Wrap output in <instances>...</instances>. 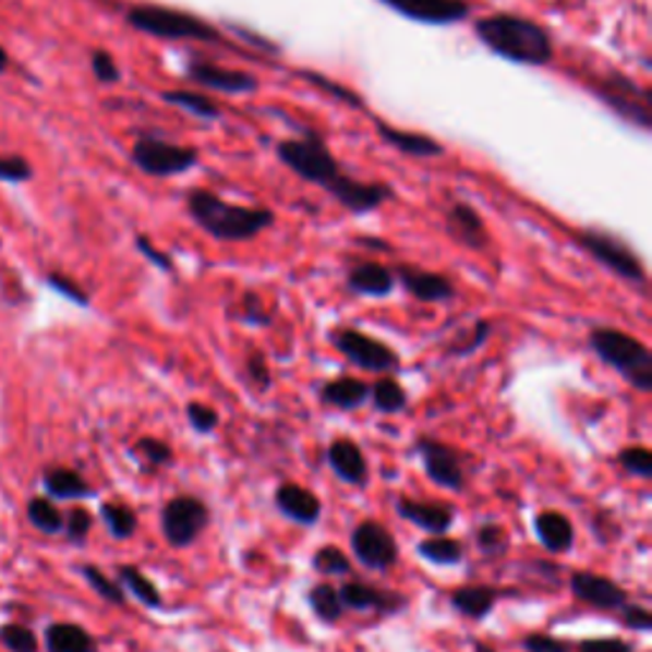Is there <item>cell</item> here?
Returning a JSON list of instances; mask_svg holds the SVG:
<instances>
[{
  "label": "cell",
  "mask_w": 652,
  "mask_h": 652,
  "mask_svg": "<svg viewBox=\"0 0 652 652\" xmlns=\"http://www.w3.org/2000/svg\"><path fill=\"white\" fill-rule=\"evenodd\" d=\"M276 156L288 171H293L306 184L324 189L352 215H370L393 200V186L385 181H362L342 171L337 156L326 146L324 135L316 131H303L293 138L278 141Z\"/></svg>",
  "instance_id": "1"
},
{
  "label": "cell",
  "mask_w": 652,
  "mask_h": 652,
  "mask_svg": "<svg viewBox=\"0 0 652 652\" xmlns=\"http://www.w3.org/2000/svg\"><path fill=\"white\" fill-rule=\"evenodd\" d=\"M472 28L484 49L510 64L548 67L556 57L548 28L520 13H490L476 19Z\"/></svg>",
  "instance_id": "2"
},
{
  "label": "cell",
  "mask_w": 652,
  "mask_h": 652,
  "mask_svg": "<svg viewBox=\"0 0 652 652\" xmlns=\"http://www.w3.org/2000/svg\"><path fill=\"white\" fill-rule=\"evenodd\" d=\"M186 212L196 227L219 242H247L276 225L273 209L227 202L209 189H192L186 194Z\"/></svg>",
  "instance_id": "3"
},
{
  "label": "cell",
  "mask_w": 652,
  "mask_h": 652,
  "mask_svg": "<svg viewBox=\"0 0 652 652\" xmlns=\"http://www.w3.org/2000/svg\"><path fill=\"white\" fill-rule=\"evenodd\" d=\"M125 24L133 32L146 34L158 41H202V44H227L225 34L212 21L196 13L171 9L158 3H135L125 9Z\"/></svg>",
  "instance_id": "4"
},
{
  "label": "cell",
  "mask_w": 652,
  "mask_h": 652,
  "mask_svg": "<svg viewBox=\"0 0 652 652\" xmlns=\"http://www.w3.org/2000/svg\"><path fill=\"white\" fill-rule=\"evenodd\" d=\"M589 347L604 365L617 370L635 390L652 393V352L648 345H642L627 331L599 326L589 335Z\"/></svg>",
  "instance_id": "5"
},
{
  "label": "cell",
  "mask_w": 652,
  "mask_h": 652,
  "mask_svg": "<svg viewBox=\"0 0 652 652\" xmlns=\"http://www.w3.org/2000/svg\"><path fill=\"white\" fill-rule=\"evenodd\" d=\"M573 240L576 245L589 257H594L602 268L612 270L614 276L627 280V283L644 286V280H648L640 255H637L619 234L602 230V227H581V230L573 232Z\"/></svg>",
  "instance_id": "6"
},
{
  "label": "cell",
  "mask_w": 652,
  "mask_h": 652,
  "mask_svg": "<svg viewBox=\"0 0 652 652\" xmlns=\"http://www.w3.org/2000/svg\"><path fill=\"white\" fill-rule=\"evenodd\" d=\"M591 93L596 95V100L602 102L606 110H612L614 116L625 120L627 125H632L642 133H650L652 128L650 95L648 89L637 85L635 80H629L619 72H609L591 85Z\"/></svg>",
  "instance_id": "7"
},
{
  "label": "cell",
  "mask_w": 652,
  "mask_h": 652,
  "mask_svg": "<svg viewBox=\"0 0 652 652\" xmlns=\"http://www.w3.org/2000/svg\"><path fill=\"white\" fill-rule=\"evenodd\" d=\"M131 161L146 177L169 179L196 169L200 150L184 146V143L161 138V135H141L131 148Z\"/></svg>",
  "instance_id": "8"
},
{
  "label": "cell",
  "mask_w": 652,
  "mask_h": 652,
  "mask_svg": "<svg viewBox=\"0 0 652 652\" xmlns=\"http://www.w3.org/2000/svg\"><path fill=\"white\" fill-rule=\"evenodd\" d=\"M209 526V507L194 495H179L161 507V533L171 548H186Z\"/></svg>",
  "instance_id": "9"
},
{
  "label": "cell",
  "mask_w": 652,
  "mask_h": 652,
  "mask_svg": "<svg viewBox=\"0 0 652 652\" xmlns=\"http://www.w3.org/2000/svg\"><path fill=\"white\" fill-rule=\"evenodd\" d=\"M331 339H335V347L352 362V365L367 370V373L390 375L396 373L400 365L398 352L393 350V347L381 342V339L365 335V331L339 329Z\"/></svg>",
  "instance_id": "10"
},
{
  "label": "cell",
  "mask_w": 652,
  "mask_h": 652,
  "mask_svg": "<svg viewBox=\"0 0 652 652\" xmlns=\"http://www.w3.org/2000/svg\"><path fill=\"white\" fill-rule=\"evenodd\" d=\"M352 553L362 566L370 571H388L398 564V543L393 533L381 522L362 520L358 528L352 530Z\"/></svg>",
  "instance_id": "11"
},
{
  "label": "cell",
  "mask_w": 652,
  "mask_h": 652,
  "mask_svg": "<svg viewBox=\"0 0 652 652\" xmlns=\"http://www.w3.org/2000/svg\"><path fill=\"white\" fill-rule=\"evenodd\" d=\"M398 16L423 26H457L472 16L469 0H381Z\"/></svg>",
  "instance_id": "12"
},
{
  "label": "cell",
  "mask_w": 652,
  "mask_h": 652,
  "mask_svg": "<svg viewBox=\"0 0 652 652\" xmlns=\"http://www.w3.org/2000/svg\"><path fill=\"white\" fill-rule=\"evenodd\" d=\"M186 80L225 95H255L261 89V80L253 72L230 70V67H219L207 59H192L186 64Z\"/></svg>",
  "instance_id": "13"
},
{
  "label": "cell",
  "mask_w": 652,
  "mask_h": 652,
  "mask_svg": "<svg viewBox=\"0 0 652 652\" xmlns=\"http://www.w3.org/2000/svg\"><path fill=\"white\" fill-rule=\"evenodd\" d=\"M415 451H419L428 480L438 484V487H446L451 492H461L467 487L464 467H461L459 454L451 446L436 442L431 436H421L419 444H415Z\"/></svg>",
  "instance_id": "14"
},
{
  "label": "cell",
  "mask_w": 652,
  "mask_h": 652,
  "mask_svg": "<svg viewBox=\"0 0 652 652\" xmlns=\"http://www.w3.org/2000/svg\"><path fill=\"white\" fill-rule=\"evenodd\" d=\"M568 587H571L573 596L581 599L583 604L596 606V609H621L629 602V594L619 587L617 581H612L609 576L591 573V571H576L568 579Z\"/></svg>",
  "instance_id": "15"
},
{
  "label": "cell",
  "mask_w": 652,
  "mask_h": 652,
  "mask_svg": "<svg viewBox=\"0 0 652 652\" xmlns=\"http://www.w3.org/2000/svg\"><path fill=\"white\" fill-rule=\"evenodd\" d=\"M339 591V602L345 609L354 612H381V614H398L408 606V599L398 591H383L360 581H347Z\"/></svg>",
  "instance_id": "16"
},
{
  "label": "cell",
  "mask_w": 652,
  "mask_h": 652,
  "mask_svg": "<svg viewBox=\"0 0 652 652\" xmlns=\"http://www.w3.org/2000/svg\"><path fill=\"white\" fill-rule=\"evenodd\" d=\"M446 232H449V238L457 240L461 247L476 250V253L490 245L487 225H484L482 215L469 202H454L451 207L446 209Z\"/></svg>",
  "instance_id": "17"
},
{
  "label": "cell",
  "mask_w": 652,
  "mask_h": 652,
  "mask_svg": "<svg viewBox=\"0 0 652 652\" xmlns=\"http://www.w3.org/2000/svg\"><path fill=\"white\" fill-rule=\"evenodd\" d=\"M393 273H396L398 283L403 286L413 299H419L423 303H444L454 299V293H457L451 278H446L444 273L421 270V268H413V265H398Z\"/></svg>",
  "instance_id": "18"
},
{
  "label": "cell",
  "mask_w": 652,
  "mask_h": 652,
  "mask_svg": "<svg viewBox=\"0 0 652 652\" xmlns=\"http://www.w3.org/2000/svg\"><path fill=\"white\" fill-rule=\"evenodd\" d=\"M375 131L383 138V143H388L390 148L400 150L403 156L442 158L446 154V146L442 141H436L434 135H426V133H419V131H403V128L388 125L381 118H375Z\"/></svg>",
  "instance_id": "19"
},
{
  "label": "cell",
  "mask_w": 652,
  "mask_h": 652,
  "mask_svg": "<svg viewBox=\"0 0 652 652\" xmlns=\"http://www.w3.org/2000/svg\"><path fill=\"white\" fill-rule=\"evenodd\" d=\"M326 464L331 467V472H335L339 480L354 484V487L367 482L370 469L365 454H362V449L352 438H337V442H331L329 451H326Z\"/></svg>",
  "instance_id": "20"
},
{
  "label": "cell",
  "mask_w": 652,
  "mask_h": 652,
  "mask_svg": "<svg viewBox=\"0 0 652 652\" xmlns=\"http://www.w3.org/2000/svg\"><path fill=\"white\" fill-rule=\"evenodd\" d=\"M347 288L358 295H370V299H385L396 288V273L388 265L365 261L352 265L347 273Z\"/></svg>",
  "instance_id": "21"
},
{
  "label": "cell",
  "mask_w": 652,
  "mask_h": 652,
  "mask_svg": "<svg viewBox=\"0 0 652 652\" xmlns=\"http://www.w3.org/2000/svg\"><path fill=\"white\" fill-rule=\"evenodd\" d=\"M396 510L400 518L426 530L428 535H444L454 526V507L442 503H415V499L400 497Z\"/></svg>",
  "instance_id": "22"
},
{
  "label": "cell",
  "mask_w": 652,
  "mask_h": 652,
  "mask_svg": "<svg viewBox=\"0 0 652 652\" xmlns=\"http://www.w3.org/2000/svg\"><path fill=\"white\" fill-rule=\"evenodd\" d=\"M276 507L280 515L299 522V526H314V522L322 518V503H318V497L314 492L299 487V484L293 482H283L276 490Z\"/></svg>",
  "instance_id": "23"
},
{
  "label": "cell",
  "mask_w": 652,
  "mask_h": 652,
  "mask_svg": "<svg viewBox=\"0 0 652 652\" xmlns=\"http://www.w3.org/2000/svg\"><path fill=\"white\" fill-rule=\"evenodd\" d=\"M533 528H535L538 541L543 543V548H548L551 553L571 551L573 526L564 512H556V510L538 512L533 520Z\"/></svg>",
  "instance_id": "24"
},
{
  "label": "cell",
  "mask_w": 652,
  "mask_h": 652,
  "mask_svg": "<svg viewBox=\"0 0 652 652\" xmlns=\"http://www.w3.org/2000/svg\"><path fill=\"white\" fill-rule=\"evenodd\" d=\"M47 652H97L95 637L74 621H55L44 632Z\"/></svg>",
  "instance_id": "25"
},
{
  "label": "cell",
  "mask_w": 652,
  "mask_h": 652,
  "mask_svg": "<svg viewBox=\"0 0 652 652\" xmlns=\"http://www.w3.org/2000/svg\"><path fill=\"white\" fill-rule=\"evenodd\" d=\"M370 398V385L358 381V377L342 375L337 381L326 383L322 388V400L326 406H335L339 411H358Z\"/></svg>",
  "instance_id": "26"
},
{
  "label": "cell",
  "mask_w": 652,
  "mask_h": 652,
  "mask_svg": "<svg viewBox=\"0 0 652 652\" xmlns=\"http://www.w3.org/2000/svg\"><path fill=\"white\" fill-rule=\"evenodd\" d=\"M44 490L51 499H85L93 497L95 490L85 482V476L70 467H51L44 472Z\"/></svg>",
  "instance_id": "27"
},
{
  "label": "cell",
  "mask_w": 652,
  "mask_h": 652,
  "mask_svg": "<svg viewBox=\"0 0 652 652\" xmlns=\"http://www.w3.org/2000/svg\"><path fill=\"white\" fill-rule=\"evenodd\" d=\"M499 591L495 587H461L451 594V606L469 619H484L495 609Z\"/></svg>",
  "instance_id": "28"
},
{
  "label": "cell",
  "mask_w": 652,
  "mask_h": 652,
  "mask_svg": "<svg viewBox=\"0 0 652 652\" xmlns=\"http://www.w3.org/2000/svg\"><path fill=\"white\" fill-rule=\"evenodd\" d=\"M161 100L171 105V108H179L189 112V116L204 120V123L222 118V108L212 97L196 93V89H166V93H161Z\"/></svg>",
  "instance_id": "29"
},
{
  "label": "cell",
  "mask_w": 652,
  "mask_h": 652,
  "mask_svg": "<svg viewBox=\"0 0 652 652\" xmlns=\"http://www.w3.org/2000/svg\"><path fill=\"white\" fill-rule=\"evenodd\" d=\"M118 583L123 589L131 591V594L138 599L141 604H146L148 609H161L164 599L161 591L154 587V581L148 576H143L135 566H118Z\"/></svg>",
  "instance_id": "30"
},
{
  "label": "cell",
  "mask_w": 652,
  "mask_h": 652,
  "mask_svg": "<svg viewBox=\"0 0 652 652\" xmlns=\"http://www.w3.org/2000/svg\"><path fill=\"white\" fill-rule=\"evenodd\" d=\"M419 556L434 566H457L464 558V545L449 535H434L419 543Z\"/></svg>",
  "instance_id": "31"
},
{
  "label": "cell",
  "mask_w": 652,
  "mask_h": 652,
  "mask_svg": "<svg viewBox=\"0 0 652 652\" xmlns=\"http://www.w3.org/2000/svg\"><path fill=\"white\" fill-rule=\"evenodd\" d=\"M28 522L44 535H57L64 530V515L51 497H34L26 507Z\"/></svg>",
  "instance_id": "32"
},
{
  "label": "cell",
  "mask_w": 652,
  "mask_h": 652,
  "mask_svg": "<svg viewBox=\"0 0 652 652\" xmlns=\"http://www.w3.org/2000/svg\"><path fill=\"white\" fill-rule=\"evenodd\" d=\"M100 518L116 541H128V538H133L135 530H138V515L125 503H102Z\"/></svg>",
  "instance_id": "33"
},
{
  "label": "cell",
  "mask_w": 652,
  "mask_h": 652,
  "mask_svg": "<svg viewBox=\"0 0 652 652\" xmlns=\"http://www.w3.org/2000/svg\"><path fill=\"white\" fill-rule=\"evenodd\" d=\"M306 602L311 606V612H314L322 621H326V625H335V621L342 619L345 614V606L339 602V591L326 581L316 583V587L309 591Z\"/></svg>",
  "instance_id": "34"
},
{
  "label": "cell",
  "mask_w": 652,
  "mask_h": 652,
  "mask_svg": "<svg viewBox=\"0 0 652 652\" xmlns=\"http://www.w3.org/2000/svg\"><path fill=\"white\" fill-rule=\"evenodd\" d=\"M370 400L381 413H403L408 408V396L403 390V385L393 377H381L373 388H370Z\"/></svg>",
  "instance_id": "35"
},
{
  "label": "cell",
  "mask_w": 652,
  "mask_h": 652,
  "mask_svg": "<svg viewBox=\"0 0 652 652\" xmlns=\"http://www.w3.org/2000/svg\"><path fill=\"white\" fill-rule=\"evenodd\" d=\"M82 576L89 583V589L95 591L97 596L105 599V602L116 604V606H125V589L120 587L118 581H112L110 576H105L97 566H82Z\"/></svg>",
  "instance_id": "36"
},
{
  "label": "cell",
  "mask_w": 652,
  "mask_h": 652,
  "mask_svg": "<svg viewBox=\"0 0 652 652\" xmlns=\"http://www.w3.org/2000/svg\"><path fill=\"white\" fill-rule=\"evenodd\" d=\"M0 644L9 652H39V637L34 629L16 621H5L0 627Z\"/></svg>",
  "instance_id": "37"
},
{
  "label": "cell",
  "mask_w": 652,
  "mask_h": 652,
  "mask_svg": "<svg viewBox=\"0 0 652 652\" xmlns=\"http://www.w3.org/2000/svg\"><path fill=\"white\" fill-rule=\"evenodd\" d=\"M301 77L306 80L309 85H314L316 89H322L324 95L335 97V100L345 102V105H350V108H354V110H365V105H362L360 95H354L350 87L339 85V82L329 80V77H324V74H318V72H301Z\"/></svg>",
  "instance_id": "38"
},
{
  "label": "cell",
  "mask_w": 652,
  "mask_h": 652,
  "mask_svg": "<svg viewBox=\"0 0 652 652\" xmlns=\"http://www.w3.org/2000/svg\"><path fill=\"white\" fill-rule=\"evenodd\" d=\"M314 568L322 576H347L352 571V564L347 553L339 551L337 545H324V548L316 551Z\"/></svg>",
  "instance_id": "39"
},
{
  "label": "cell",
  "mask_w": 652,
  "mask_h": 652,
  "mask_svg": "<svg viewBox=\"0 0 652 652\" xmlns=\"http://www.w3.org/2000/svg\"><path fill=\"white\" fill-rule=\"evenodd\" d=\"M619 464L627 474L640 476V480H652V451L644 446H629L619 454Z\"/></svg>",
  "instance_id": "40"
},
{
  "label": "cell",
  "mask_w": 652,
  "mask_h": 652,
  "mask_svg": "<svg viewBox=\"0 0 652 652\" xmlns=\"http://www.w3.org/2000/svg\"><path fill=\"white\" fill-rule=\"evenodd\" d=\"M135 454H141L148 464L154 467H169L173 461V449L164 438L156 436H141L138 444H135Z\"/></svg>",
  "instance_id": "41"
},
{
  "label": "cell",
  "mask_w": 652,
  "mask_h": 652,
  "mask_svg": "<svg viewBox=\"0 0 652 652\" xmlns=\"http://www.w3.org/2000/svg\"><path fill=\"white\" fill-rule=\"evenodd\" d=\"M34 179V166L24 156L0 154V181L3 184H26Z\"/></svg>",
  "instance_id": "42"
},
{
  "label": "cell",
  "mask_w": 652,
  "mask_h": 652,
  "mask_svg": "<svg viewBox=\"0 0 652 652\" xmlns=\"http://www.w3.org/2000/svg\"><path fill=\"white\" fill-rule=\"evenodd\" d=\"M89 67H93L95 80L100 82V85H118L120 77H123V72H120L116 57H112L110 51H105V49H95L93 55H89Z\"/></svg>",
  "instance_id": "43"
},
{
  "label": "cell",
  "mask_w": 652,
  "mask_h": 652,
  "mask_svg": "<svg viewBox=\"0 0 652 652\" xmlns=\"http://www.w3.org/2000/svg\"><path fill=\"white\" fill-rule=\"evenodd\" d=\"M186 421H189V426L196 431V434L207 436V434H215V431H217L219 413L207 403H189L186 406Z\"/></svg>",
  "instance_id": "44"
},
{
  "label": "cell",
  "mask_w": 652,
  "mask_h": 652,
  "mask_svg": "<svg viewBox=\"0 0 652 652\" xmlns=\"http://www.w3.org/2000/svg\"><path fill=\"white\" fill-rule=\"evenodd\" d=\"M89 530H93V515L85 507H72L70 515H64V533L72 543H85Z\"/></svg>",
  "instance_id": "45"
},
{
  "label": "cell",
  "mask_w": 652,
  "mask_h": 652,
  "mask_svg": "<svg viewBox=\"0 0 652 652\" xmlns=\"http://www.w3.org/2000/svg\"><path fill=\"white\" fill-rule=\"evenodd\" d=\"M476 545H480L484 556H503L507 551L505 530L499 528L497 522H487V526H482L480 533H476Z\"/></svg>",
  "instance_id": "46"
},
{
  "label": "cell",
  "mask_w": 652,
  "mask_h": 652,
  "mask_svg": "<svg viewBox=\"0 0 652 652\" xmlns=\"http://www.w3.org/2000/svg\"><path fill=\"white\" fill-rule=\"evenodd\" d=\"M240 318L245 322L247 326H268L270 324V316L268 311L263 306V299L253 291L242 293L240 299Z\"/></svg>",
  "instance_id": "47"
},
{
  "label": "cell",
  "mask_w": 652,
  "mask_h": 652,
  "mask_svg": "<svg viewBox=\"0 0 652 652\" xmlns=\"http://www.w3.org/2000/svg\"><path fill=\"white\" fill-rule=\"evenodd\" d=\"M47 283L55 288L59 295H64L67 301L77 303V306H89V295L82 291V286L74 283L70 276H62V273H49Z\"/></svg>",
  "instance_id": "48"
},
{
  "label": "cell",
  "mask_w": 652,
  "mask_h": 652,
  "mask_svg": "<svg viewBox=\"0 0 652 652\" xmlns=\"http://www.w3.org/2000/svg\"><path fill=\"white\" fill-rule=\"evenodd\" d=\"M135 247H138V253L146 257V261L150 263V265H156L158 270H166V273H173V261H171V255L169 253H164V250H158V247H154V242H150L146 234H138V238H135Z\"/></svg>",
  "instance_id": "49"
},
{
  "label": "cell",
  "mask_w": 652,
  "mask_h": 652,
  "mask_svg": "<svg viewBox=\"0 0 652 652\" xmlns=\"http://www.w3.org/2000/svg\"><path fill=\"white\" fill-rule=\"evenodd\" d=\"M522 648L528 652H571V644L566 640H558V637L543 635V632H533L522 640Z\"/></svg>",
  "instance_id": "50"
},
{
  "label": "cell",
  "mask_w": 652,
  "mask_h": 652,
  "mask_svg": "<svg viewBox=\"0 0 652 652\" xmlns=\"http://www.w3.org/2000/svg\"><path fill=\"white\" fill-rule=\"evenodd\" d=\"M621 625L635 629V632H650L652 629V614L640 604H625L621 606Z\"/></svg>",
  "instance_id": "51"
},
{
  "label": "cell",
  "mask_w": 652,
  "mask_h": 652,
  "mask_svg": "<svg viewBox=\"0 0 652 652\" xmlns=\"http://www.w3.org/2000/svg\"><path fill=\"white\" fill-rule=\"evenodd\" d=\"M245 373L261 390L270 388V367H268V360H265V354H261V352L250 354L245 362Z\"/></svg>",
  "instance_id": "52"
},
{
  "label": "cell",
  "mask_w": 652,
  "mask_h": 652,
  "mask_svg": "<svg viewBox=\"0 0 652 652\" xmlns=\"http://www.w3.org/2000/svg\"><path fill=\"white\" fill-rule=\"evenodd\" d=\"M576 652H635V648L619 637H596V640H583Z\"/></svg>",
  "instance_id": "53"
},
{
  "label": "cell",
  "mask_w": 652,
  "mask_h": 652,
  "mask_svg": "<svg viewBox=\"0 0 652 652\" xmlns=\"http://www.w3.org/2000/svg\"><path fill=\"white\" fill-rule=\"evenodd\" d=\"M490 331H492L490 322H476V324H474V329H472V335H469L472 339H469L467 345H461L459 350H454V354H459V358H467V354L476 352V350H480V347L490 339Z\"/></svg>",
  "instance_id": "54"
},
{
  "label": "cell",
  "mask_w": 652,
  "mask_h": 652,
  "mask_svg": "<svg viewBox=\"0 0 652 652\" xmlns=\"http://www.w3.org/2000/svg\"><path fill=\"white\" fill-rule=\"evenodd\" d=\"M232 32L240 36L242 41H247L250 47H257V49H265V51H273V55H278L280 51V47L278 44H270L268 39H265V36H255V34H250L247 28H240V26H232Z\"/></svg>",
  "instance_id": "55"
},
{
  "label": "cell",
  "mask_w": 652,
  "mask_h": 652,
  "mask_svg": "<svg viewBox=\"0 0 652 652\" xmlns=\"http://www.w3.org/2000/svg\"><path fill=\"white\" fill-rule=\"evenodd\" d=\"M11 67V57H9V51H5L3 47H0V74H3L5 70H9Z\"/></svg>",
  "instance_id": "56"
},
{
  "label": "cell",
  "mask_w": 652,
  "mask_h": 652,
  "mask_svg": "<svg viewBox=\"0 0 652 652\" xmlns=\"http://www.w3.org/2000/svg\"><path fill=\"white\" fill-rule=\"evenodd\" d=\"M474 652H497V650L490 648L487 642H474Z\"/></svg>",
  "instance_id": "57"
}]
</instances>
